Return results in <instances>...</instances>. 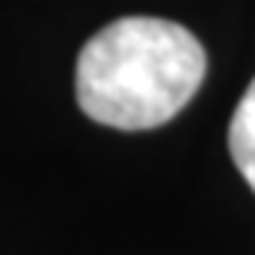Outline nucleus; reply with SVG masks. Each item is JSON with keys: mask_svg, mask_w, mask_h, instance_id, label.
Listing matches in <instances>:
<instances>
[{"mask_svg": "<svg viewBox=\"0 0 255 255\" xmlns=\"http://www.w3.org/2000/svg\"><path fill=\"white\" fill-rule=\"evenodd\" d=\"M206 66V50L186 27L162 17H123L80 50L76 103L93 123L152 129L186 110Z\"/></svg>", "mask_w": 255, "mask_h": 255, "instance_id": "1", "label": "nucleus"}, {"mask_svg": "<svg viewBox=\"0 0 255 255\" xmlns=\"http://www.w3.org/2000/svg\"><path fill=\"white\" fill-rule=\"evenodd\" d=\"M229 152L239 172L246 176V182L255 192V80L249 83L246 96L239 100L232 123H229Z\"/></svg>", "mask_w": 255, "mask_h": 255, "instance_id": "2", "label": "nucleus"}]
</instances>
